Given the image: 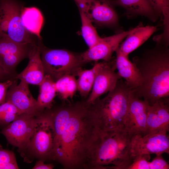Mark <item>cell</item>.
Listing matches in <instances>:
<instances>
[{"label":"cell","mask_w":169,"mask_h":169,"mask_svg":"<svg viewBox=\"0 0 169 169\" xmlns=\"http://www.w3.org/2000/svg\"><path fill=\"white\" fill-rule=\"evenodd\" d=\"M134 90L125 81L119 79L115 88L104 98L90 105L99 131L108 132L124 130L130 100Z\"/></svg>","instance_id":"obj_4"},{"label":"cell","mask_w":169,"mask_h":169,"mask_svg":"<svg viewBox=\"0 0 169 169\" xmlns=\"http://www.w3.org/2000/svg\"><path fill=\"white\" fill-rule=\"evenodd\" d=\"M37 116L20 114L0 132L9 143L18 148L22 156L33 132Z\"/></svg>","instance_id":"obj_8"},{"label":"cell","mask_w":169,"mask_h":169,"mask_svg":"<svg viewBox=\"0 0 169 169\" xmlns=\"http://www.w3.org/2000/svg\"><path fill=\"white\" fill-rule=\"evenodd\" d=\"M169 131V98L160 100L151 105L147 111L146 134Z\"/></svg>","instance_id":"obj_16"},{"label":"cell","mask_w":169,"mask_h":169,"mask_svg":"<svg viewBox=\"0 0 169 169\" xmlns=\"http://www.w3.org/2000/svg\"><path fill=\"white\" fill-rule=\"evenodd\" d=\"M14 79H8L0 82V105L6 102L7 91Z\"/></svg>","instance_id":"obj_30"},{"label":"cell","mask_w":169,"mask_h":169,"mask_svg":"<svg viewBox=\"0 0 169 169\" xmlns=\"http://www.w3.org/2000/svg\"><path fill=\"white\" fill-rule=\"evenodd\" d=\"M42 41L36 45L28 58L29 61L26 67L18 74L15 79L22 80L28 84L39 85L45 76L40 54Z\"/></svg>","instance_id":"obj_17"},{"label":"cell","mask_w":169,"mask_h":169,"mask_svg":"<svg viewBox=\"0 0 169 169\" xmlns=\"http://www.w3.org/2000/svg\"><path fill=\"white\" fill-rule=\"evenodd\" d=\"M21 19L26 29L42 39L40 33L44 23V18L40 11L35 7H23Z\"/></svg>","instance_id":"obj_21"},{"label":"cell","mask_w":169,"mask_h":169,"mask_svg":"<svg viewBox=\"0 0 169 169\" xmlns=\"http://www.w3.org/2000/svg\"><path fill=\"white\" fill-rule=\"evenodd\" d=\"M149 1L162 21L163 30H169V0Z\"/></svg>","instance_id":"obj_28"},{"label":"cell","mask_w":169,"mask_h":169,"mask_svg":"<svg viewBox=\"0 0 169 169\" xmlns=\"http://www.w3.org/2000/svg\"><path fill=\"white\" fill-rule=\"evenodd\" d=\"M38 44H22L0 37V66L5 71L14 69L25 57L28 58Z\"/></svg>","instance_id":"obj_13"},{"label":"cell","mask_w":169,"mask_h":169,"mask_svg":"<svg viewBox=\"0 0 169 169\" xmlns=\"http://www.w3.org/2000/svg\"><path fill=\"white\" fill-rule=\"evenodd\" d=\"M148 103L138 97L134 91L131 96L124 130L131 137L146 134Z\"/></svg>","instance_id":"obj_12"},{"label":"cell","mask_w":169,"mask_h":169,"mask_svg":"<svg viewBox=\"0 0 169 169\" xmlns=\"http://www.w3.org/2000/svg\"><path fill=\"white\" fill-rule=\"evenodd\" d=\"M14 153L0 145V169H19Z\"/></svg>","instance_id":"obj_29"},{"label":"cell","mask_w":169,"mask_h":169,"mask_svg":"<svg viewBox=\"0 0 169 169\" xmlns=\"http://www.w3.org/2000/svg\"><path fill=\"white\" fill-rule=\"evenodd\" d=\"M50 109H46L38 115L33 132L22 156L44 161L49 160L53 150L55 132Z\"/></svg>","instance_id":"obj_5"},{"label":"cell","mask_w":169,"mask_h":169,"mask_svg":"<svg viewBox=\"0 0 169 169\" xmlns=\"http://www.w3.org/2000/svg\"><path fill=\"white\" fill-rule=\"evenodd\" d=\"M39 93L37 100L38 107L43 112L46 109H50L53 106L54 100L56 95L55 81L48 75L39 85Z\"/></svg>","instance_id":"obj_22"},{"label":"cell","mask_w":169,"mask_h":169,"mask_svg":"<svg viewBox=\"0 0 169 169\" xmlns=\"http://www.w3.org/2000/svg\"><path fill=\"white\" fill-rule=\"evenodd\" d=\"M81 21L83 37L89 48L97 43L101 38L92 22L83 12H79Z\"/></svg>","instance_id":"obj_26"},{"label":"cell","mask_w":169,"mask_h":169,"mask_svg":"<svg viewBox=\"0 0 169 169\" xmlns=\"http://www.w3.org/2000/svg\"><path fill=\"white\" fill-rule=\"evenodd\" d=\"M169 36L163 33L155 36V46L133 59L142 79L134 94L150 105L169 98Z\"/></svg>","instance_id":"obj_2"},{"label":"cell","mask_w":169,"mask_h":169,"mask_svg":"<svg viewBox=\"0 0 169 169\" xmlns=\"http://www.w3.org/2000/svg\"><path fill=\"white\" fill-rule=\"evenodd\" d=\"M116 69L115 59L98 63L92 92L85 100L87 104H92L101 95L115 88L118 80L121 78L117 72H115Z\"/></svg>","instance_id":"obj_10"},{"label":"cell","mask_w":169,"mask_h":169,"mask_svg":"<svg viewBox=\"0 0 169 169\" xmlns=\"http://www.w3.org/2000/svg\"><path fill=\"white\" fill-rule=\"evenodd\" d=\"M21 114L17 108L8 101L0 105V129L2 130Z\"/></svg>","instance_id":"obj_27"},{"label":"cell","mask_w":169,"mask_h":169,"mask_svg":"<svg viewBox=\"0 0 169 169\" xmlns=\"http://www.w3.org/2000/svg\"><path fill=\"white\" fill-rule=\"evenodd\" d=\"M157 26L139 25L133 28L118 48L124 55L129 54L140 47L157 30Z\"/></svg>","instance_id":"obj_19"},{"label":"cell","mask_w":169,"mask_h":169,"mask_svg":"<svg viewBox=\"0 0 169 169\" xmlns=\"http://www.w3.org/2000/svg\"><path fill=\"white\" fill-rule=\"evenodd\" d=\"M55 132L49 160L65 169H87L89 154L99 133L90 105L85 100L50 109Z\"/></svg>","instance_id":"obj_1"},{"label":"cell","mask_w":169,"mask_h":169,"mask_svg":"<svg viewBox=\"0 0 169 169\" xmlns=\"http://www.w3.org/2000/svg\"><path fill=\"white\" fill-rule=\"evenodd\" d=\"M113 5L123 7L128 17L142 15L155 22L159 17L149 0H111Z\"/></svg>","instance_id":"obj_20"},{"label":"cell","mask_w":169,"mask_h":169,"mask_svg":"<svg viewBox=\"0 0 169 169\" xmlns=\"http://www.w3.org/2000/svg\"><path fill=\"white\" fill-rule=\"evenodd\" d=\"M84 14L92 22L99 26L115 27L118 25V16L111 0H89Z\"/></svg>","instance_id":"obj_15"},{"label":"cell","mask_w":169,"mask_h":169,"mask_svg":"<svg viewBox=\"0 0 169 169\" xmlns=\"http://www.w3.org/2000/svg\"><path fill=\"white\" fill-rule=\"evenodd\" d=\"M131 140L124 130L99 131L89 154L87 169H127L132 162Z\"/></svg>","instance_id":"obj_3"},{"label":"cell","mask_w":169,"mask_h":169,"mask_svg":"<svg viewBox=\"0 0 169 169\" xmlns=\"http://www.w3.org/2000/svg\"><path fill=\"white\" fill-rule=\"evenodd\" d=\"M133 28L126 31H122L115 34L101 38L93 47L81 53L84 61L86 63L100 60L109 61L113 53L119 47L121 42L131 32Z\"/></svg>","instance_id":"obj_14"},{"label":"cell","mask_w":169,"mask_h":169,"mask_svg":"<svg viewBox=\"0 0 169 169\" xmlns=\"http://www.w3.org/2000/svg\"><path fill=\"white\" fill-rule=\"evenodd\" d=\"M40 54L45 75H49L55 81L66 75L75 76L77 71L86 64L81 53L65 49H49L42 43Z\"/></svg>","instance_id":"obj_7"},{"label":"cell","mask_w":169,"mask_h":169,"mask_svg":"<svg viewBox=\"0 0 169 169\" xmlns=\"http://www.w3.org/2000/svg\"><path fill=\"white\" fill-rule=\"evenodd\" d=\"M16 79L13 76L6 73L0 66V82L8 79Z\"/></svg>","instance_id":"obj_32"},{"label":"cell","mask_w":169,"mask_h":169,"mask_svg":"<svg viewBox=\"0 0 169 169\" xmlns=\"http://www.w3.org/2000/svg\"><path fill=\"white\" fill-rule=\"evenodd\" d=\"M72 74L63 76L55 81L56 92L63 100L72 99L77 90V81Z\"/></svg>","instance_id":"obj_25"},{"label":"cell","mask_w":169,"mask_h":169,"mask_svg":"<svg viewBox=\"0 0 169 169\" xmlns=\"http://www.w3.org/2000/svg\"><path fill=\"white\" fill-rule=\"evenodd\" d=\"M167 133L161 132L131 137L130 153L132 162L143 155L169 154V137Z\"/></svg>","instance_id":"obj_9"},{"label":"cell","mask_w":169,"mask_h":169,"mask_svg":"<svg viewBox=\"0 0 169 169\" xmlns=\"http://www.w3.org/2000/svg\"><path fill=\"white\" fill-rule=\"evenodd\" d=\"M118 48L115 51L116 54L115 63L117 73L121 78L125 79L129 86L135 90L142 84L140 72L136 64L129 60L128 56L122 53Z\"/></svg>","instance_id":"obj_18"},{"label":"cell","mask_w":169,"mask_h":169,"mask_svg":"<svg viewBox=\"0 0 169 169\" xmlns=\"http://www.w3.org/2000/svg\"><path fill=\"white\" fill-rule=\"evenodd\" d=\"M44 161L39 160L36 163L35 166L32 168L33 169H52L54 168L52 164H45Z\"/></svg>","instance_id":"obj_31"},{"label":"cell","mask_w":169,"mask_h":169,"mask_svg":"<svg viewBox=\"0 0 169 169\" xmlns=\"http://www.w3.org/2000/svg\"><path fill=\"white\" fill-rule=\"evenodd\" d=\"M23 7L15 0H0V37L22 44H38L42 39L28 32L21 19Z\"/></svg>","instance_id":"obj_6"},{"label":"cell","mask_w":169,"mask_h":169,"mask_svg":"<svg viewBox=\"0 0 169 169\" xmlns=\"http://www.w3.org/2000/svg\"><path fill=\"white\" fill-rule=\"evenodd\" d=\"M98 67V63L89 69L81 68L76 72L75 76H78L77 81V90L80 95L86 98L92 88Z\"/></svg>","instance_id":"obj_23"},{"label":"cell","mask_w":169,"mask_h":169,"mask_svg":"<svg viewBox=\"0 0 169 169\" xmlns=\"http://www.w3.org/2000/svg\"><path fill=\"white\" fill-rule=\"evenodd\" d=\"M150 155H143L135 158L127 169H168L169 165L162 155H156L151 161H149Z\"/></svg>","instance_id":"obj_24"},{"label":"cell","mask_w":169,"mask_h":169,"mask_svg":"<svg viewBox=\"0 0 169 169\" xmlns=\"http://www.w3.org/2000/svg\"><path fill=\"white\" fill-rule=\"evenodd\" d=\"M18 80L14 79L8 89L6 101L13 104L21 114L39 115L42 112L29 90V84L22 80L18 84Z\"/></svg>","instance_id":"obj_11"}]
</instances>
